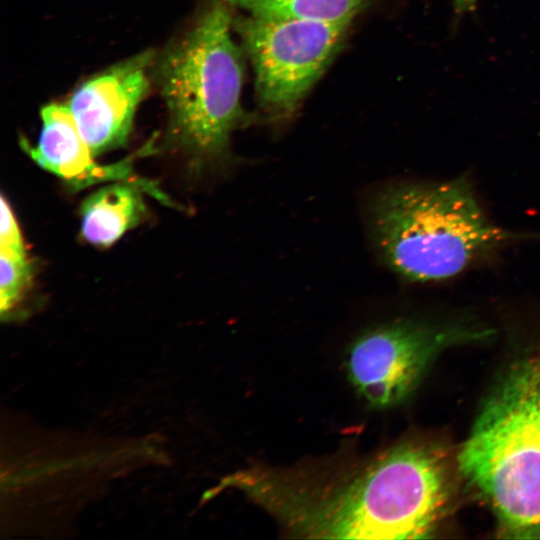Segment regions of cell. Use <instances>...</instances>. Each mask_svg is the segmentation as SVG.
<instances>
[{
	"label": "cell",
	"mask_w": 540,
	"mask_h": 540,
	"mask_svg": "<svg viewBox=\"0 0 540 540\" xmlns=\"http://www.w3.org/2000/svg\"><path fill=\"white\" fill-rule=\"evenodd\" d=\"M248 15L271 18L348 22L370 0H225Z\"/></svg>",
	"instance_id": "obj_10"
},
{
	"label": "cell",
	"mask_w": 540,
	"mask_h": 540,
	"mask_svg": "<svg viewBox=\"0 0 540 540\" xmlns=\"http://www.w3.org/2000/svg\"><path fill=\"white\" fill-rule=\"evenodd\" d=\"M370 225L386 265L417 283L450 280L513 244L540 241V232L496 224L467 174L384 189L372 204Z\"/></svg>",
	"instance_id": "obj_2"
},
{
	"label": "cell",
	"mask_w": 540,
	"mask_h": 540,
	"mask_svg": "<svg viewBox=\"0 0 540 540\" xmlns=\"http://www.w3.org/2000/svg\"><path fill=\"white\" fill-rule=\"evenodd\" d=\"M228 488L294 536L314 539L426 538L448 501L439 457L416 443L327 471L251 467L225 477L212 494Z\"/></svg>",
	"instance_id": "obj_1"
},
{
	"label": "cell",
	"mask_w": 540,
	"mask_h": 540,
	"mask_svg": "<svg viewBox=\"0 0 540 540\" xmlns=\"http://www.w3.org/2000/svg\"><path fill=\"white\" fill-rule=\"evenodd\" d=\"M349 24L253 15L233 20L266 112L282 117L297 108L332 60Z\"/></svg>",
	"instance_id": "obj_5"
},
{
	"label": "cell",
	"mask_w": 540,
	"mask_h": 540,
	"mask_svg": "<svg viewBox=\"0 0 540 540\" xmlns=\"http://www.w3.org/2000/svg\"><path fill=\"white\" fill-rule=\"evenodd\" d=\"M477 3L478 0H452V5L457 15H462L474 11Z\"/></svg>",
	"instance_id": "obj_13"
},
{
	"label": "cell",
	"mask_w": 540,
	"mask_h": 540,
	"mask_svg": "<svg viewBox=\"0 0 540 540\" xmlns=\"http://www.w3.org/2000/svg\"><path fill=\"white\" fill-rule=\"evenodd\" d=\"M458 463L505 533L540 538V355L516 364L500 381Z\"/></svg>",
	"instance_id": "obj_4"
},
{
	"label": "cell",
	"mask_w": 540,
	"mask_h": 540,
	"mask_svg": "<svg viewBox=\"0 0 540 540\" xmlns=\"http://www.w3.org/2000/svg\"><path fill=\"white\" fill-rule=\"evenodd\" d=\"M33 266L27 251L0 248V314L9 320L32 283Z\"/></svg>",
	"instance_id": "obj_11"
},
{
	"label": "cell",
	"mask_w": 540,
	"mask_h": 540,
	"mask_svg": "<svg viewBox=\"0 0 540 540\" xmlns=\"http://www.w3.org/2000/svg\"><path fill=\"white\" fill-rule=\"evenodd\" d=\"M155 52L145 51L89 77L66 103L94 156L126 144L149 91Z\"/></svg>",
	"instance_id": "obj_7"
},
{
	"label": "cell",
	"mask_w": 540,
	"mask_h": 540,
	"mask_svg": "<svg viewBox=\"0 0 540 540\" xmlns=\"http://www.w3.org/2000/svg\"><path fill=\"white\" fill-rule=\"evenodd\" d=\"M141 187L121 182L91 194L81 207L83 238L96 246H110L143 219L146 207Z\"/></svg>",
	"instance_id": "obj_9"
},
{
	"label": "cell",
	"mask_w": 540,
	"mask_h": 540,
	"mask_svg": "<svg viewBox=\"0 0 540 540\" xmlns=\"http://www.w3.org/2000/svg\"><path fill=\"white\" fill-rule=\"evenodd\" d=\"M41 130L36 145L20 139V147L40 167L62 179L73 191L100 182L117 180L141 187L146 193L167 205L172 202L153 182L138 177L132 170V157L100 165L81 136L65 103L42 107Z\"/></svg>",
	"instance_id": "obj_8"
},
{
	"label": "cell",
	"mask_w": 540,
	"mask_h": 540,
	"mask_svg": "<svg viewBox=\"0 0 540 540\" xmlns=\"http://www.w3.org/2000/svg\"><path fill=\"white\" fill-rule=\"evenodd\" d=\"M490 334L491 330L466 321L405 319L380 325L363 332L349 347L347 375L369 405L390 407L416 388L442 349Z\"/></svg>",
	"instance_id": "obj_6"
},
{
	"label": "cell",
	"mask_w": 540,
	"mask_h": 540,
	"mask_svg": "<svg viewBox=\"0 0 540 540\" xmlns=\"http://www.w3.org/2000/svg\"><path fill=\"white\" fill-rule=\"evenodd\" d=\"M225 0H210L160 53L153 78L168 112L165 144L197 162L226 158L244 121L243 61Z\"/></svg>",
	"instance_id": "obj_3"
},
{
	"label": "cell",
	"mask_w": 540,
	"mask_h": 540,
	"mask_svg": "<svg viewBox=\"0 0 540 540\" xmlns=\"http://www.w3.org/2000/svg\"><path fill=\"white\" fill-rule=\"evenodd\" d=\"M0 245L20 251H27L20 227L13 210L4 195L1 196Z\"/></svg>",
	"instance_id": "obj_12"
}]
</instances>
